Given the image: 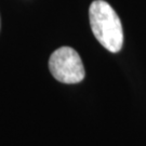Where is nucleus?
I'll use <instances>...</instances> for the list:
<instances>
[{"instance_id":"f257e3e1","label":"nucleus","mask_w":146,"mask_h":146,"mask_svg":"<svg viewBox=\"0 0 146 146\" xmlns=\"http://www.w3.org/2000/svg\"><path fill=\"white\" fill-rule=\"evenodd\" d=\"M90 26L94 37L110 52H119L123 44V31L119 16L104 0L93 1L89 9Z\"/></svg>"},{"instance_id":"f03ea898","label":"nucleus","mask_w":146,"mask_h":146,"mask_svg":"<svg viewBox=\"0 0 146 146\" xmlns=\"http://www.w3.org/2000/svg\"><path fill=\"white\" fill-rule=\"evenodd\" d=\"M49 69L58 81L67 84H78L86 75L79 54L70 47L58 48L51 54Z\"/></svg>"}]
</instances>
